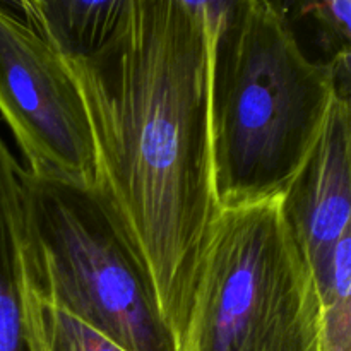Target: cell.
I'll use <instances>...</instances> for the list:
<instances>
[{
  "label": "cell",
  "instance_id": "6",
  "mask_svg": "<svg viewBox=\"0 0 351 351\" xmlns=\"http://www.w3.org/2000/svg\"><path fill=\"white\" fill-rule=\"evenodd\" d=\"M285 211L321 295L331 280L336 245L351 232V119L346 95L336 98L314 154L285 195Z\"/></svg>",
  "mask_w": 351,
  "mask_h": 351
},
{
  "label": "cell",
  "instance_id": "9",
  "mask_svg": "<svg viewBox=\"0 0 351 351\" xmlns=\"http://www.w3.org/2000/svg\"><path fill=\"white\" fill-rule=\"evenodd\" d=\"M23 326L27 351H123L64 308L23 288Z\"/></svg>",
  "mask_w": 351,
  "mask_h": 351
},
{
  "label": "cell",
  "instance_id": "10",
  "mask_svg": "<svg viewBox=\"0 0 351 351\" xmlns=\"http://www.w3.org/2000/svg\"><path fill=\"white\" fill-rule=\"evenodd\" d=\"M351 232L338 242L331 280L321 293L322 350L351 351Z\"/></svg>",
  "mask_w": 351,
  "mask_h": 351
},
{
  "label": "cell",
  "instance_id": "11",
  "mask_svg": "<svg viewBox=\"0 0 351 351\" xmlns=\"http://www.w3.org/2000/svg\"><path fill=\"white\" fill-rule=\"evenodd\" d=\"M350 0H332V2L304 3L302 14L312 17L317 26L321 40L335 51L331 60L350 57Z\"/></svg>",
  "mask_w": 351,
  "mask_h": 351
},
{
  "label": "cell",
  "instance_id": "5",
  "mask_svg": "<svg viewBox=\"0 0 351 351\" xmlns=\"http://www.w3.org/2000/svg\"><path fill=\"white\" fill-rule=\"evenodd\" d=\"M0 117L41 180L91 192L95 146L88 117L60 55L0 3Z\"/></svg>",
  "mask_w": 351,
  "mask_h": 351
},
{
  "label": "cell",
  "instance_id": "3",
  "mask_svg": "<svg viewBox=\"0 0 351 351\" xmlns=\"http://www.w3.org/2000/svg\"><path fill=\"white\" fill-rule=\"evenodd\" d=\"M180 351H324L321 295L285 195L216 213Z\"/></svg>",
  "mask_w": 351,
  "mask_h": 351
},
{
  "label": "cell",
  "instance_id": "1",
  "mask_svg": "<svg viewBox=\"0 0 351 351\" xmlns=\"http://www.w3.org/2000/svg\"><path fill=\"white\" fill-rule=\"evenodd\" d=\"M225 2L125 0L108 40L62 57L95 146L93 199L180 351L199 261L219 211L213 64Z\"/></svg>",
  "mask_w": 351,
  "mask_h": 351
},
{
  "label": "cell",
  "instance_id": "2",
  "mask_svg": "<svg viewBox=\"0 0 351 351\" xmlns=\"http://www.w3.org/2000/svg\"><path fill=\"white\" fill-rule=\"evenodd\" d=\"M341 74H350V58H308L283 5L225 2L211 103L219 208L288 194L328 125Z\"/></svg>",
  "mask_w": 351,
  "mask_h": 351
},
{
  "label": "cell",
  "instance_id": "8",
  "mask_svg": "<svg viewBox=\"0 0 351 351\" xmlns=\"http://www.w3.org/2000/svg\"><path fill=\"white\" fill-rule=\"evenodd\" d=\"M125 0H21L23 19L62 57L98 50L115 29Z\"/></svg>",
  "mask_w": 351,
  "mask_h": 351
},
{
  "label": "cell",
  "instance_id": "7",
  "mask_svg": "<svg viewBox=\"0 0 351 351\" xmlns=\"http://www.w3.org/2000/svg\"><path fill=\"white\" fill-rule=\"evenodd\" d=\"M21 168L0 136V351H27L19 250Z\"/></svg>",
  "mask_w": 351,
  "mask_h": 351
},
{
  "label": "cell",
  "instance_id": "4",
  "mask_svg": "<svg viewBox=\"0 0 351 351\" xmlns=\"http://www.w3.org/2000/svg\"><path fill=\"white\" fill-rule=\"evenodd\" d=\"M23 288L123 351H178L129 250L88 191L21 168Z\"/></svg>",
  "mask_w": 351,
  "mask_h": 351
}]
</instances>
